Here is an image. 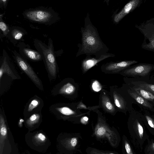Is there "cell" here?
Wrapping results in <instances>:
<instances>
[{
	"mask_svg": "<svg viewBox=\"0 0 154 154\" xmlns=\"http://www.w3.org/2000/svg\"><path fill=\"white\" fill-rule=\"evenodd\" d=\"M82 43L78 44L79 49L76 54L77 57L82 54L87 56L94 55L100 57L107 54L109 49L101 40L97 29L91 23L88 13L85 19L84 27L81 28Z\"/></svg>",
	"mask_w": 154,
	"mask_h": 154,
	"instance_id": "obj_1",
	"label": "cell"
},
{
	"mask_svg": "<svg viewBox=\"0 0 154 154\" xmlns=\"http://www.w3.org/2000/svg\"><path fill=\"white\" fill-rule=\"evenodd\" d=\"M128 126L131 140L135 149L141 152L146 141L149 139L141 113L134 108L128 112Z\"/></svg>",
	"mask_w": 154,
	"mask_h": 154,
	"instance_id": "obj_2",
	"label": "cell"
},
{
	"mask_svg": "<svg viewBox=\"0 0 154 154\" xmlns=\"http://www.w3.org/2000/svg\"><path fill=\"white\" fill-rule=\"evenodd\" d=\"M33 42L35 48L42 56L50 81L55 80L57 78L58 68L54 52L53 41L49 38L48 45L37 39H34Z\"/></svg>",
	"mask_w": 154,
	"mask_h": 154,
	"instance_id": "obj_3",
	"label": "cell"
},
{
	"mask_svg": "<svg viewBox=\"0 0 154 154\" xmlns=\"http://www.w3.org/2000/svg\"><path fill=\"white\" fill-rule=\"evenodd\" d=\"M24 17L31 22L50 25L57 21V14L51 8L40 7L25 11Z\"/></svg>",
	"mask_w": 154,
	"mask_h": 154,
	"instance_id": "obj_4",
	"label": "cell"
},
{
	"mask_svg": "<svg viewBox=\"0 0 154 154\" xmlns=\"http://www.w3.org/2000/svg\"><path fill=\"white\" fill-rule=\"evenodd\" d=\"M77 103H57L51 105L49 110L56 118L64 120H70L90 115V111L82 113L77 107Z\"/></svg>",
	"mask_w": 154,
	"mask_h": 154,
	"instance_id": "obj_5",
	"label": "cell"
},
{
	"mask_svg": "<svg viewBox=\"0 0 154 154\" xmlns=\"http://www.w3.org/2000/svg\"><path fill=\"white\" fill-rule=\"evenodd\" d=\"M119 74L124 77L133 78L144 81L149 80L154 74V65L140 63L132 65L125 69Z\"/></svg>",
	"mask_w": 154,
	"mask_h": 154,
	"instance_id": "obj_6",
	"label": "cell"
},
{
	"mask_svg": "<svg viewBox=\"0 0 154 154\" xmlns=\"http://www.w3.org/2000/svg\"><path fill=\"white\" fill-rule=\"evenodd\" d=\"M109 93L118 112L126 115L127 112L133 108L132 100L121 87L117 85L110 86Z\"/></svg>",
	"mask_w": 154,
	"mask_h": 154,
	"instance_id": "obj_7",
	"label": "cell"
},
{
	"mask_svg": "<svg viewBox=\"0 0 154 154\" xmlns=\"http://www.w3.org/2000/svg\"><path fill=\"white\" fill-rule=\"evenodd\" d=\"M79 85L72 78H66L56 85L52 89L51 93L53 96L62 95L73 100L77 98Z\"/></svg>",
	"mask_w": 154,
	"mask_h": 154,
	"instance_id": "obj_8",
	"label": "cell"
},
{
	"mask_svg": "<svg viewBox=\"0 0 154 154\" xmlns=\"http://www.w3.org/2000/svg\"><path fill=\"white\" fill-rule=\"evenodd\" d=\"M93 111L97 115V122L94 130L95 136L99 138H106L112 146L116 145L118 141L117 135L108 126L102 113L98 109Z\"/></svg>",
	"mask_w": 154,
	"mask_h": 154,
	"instance_id": "obj_9",
	"label": "cell"
},
{
	"mask_svg": "<svg viewBox=\"0 0 154 154\" xmlns=\"http://www.w3.org/2000/svg\"><path fill=\"white\" fill-rule=\"evenodd\" d=\"M135 27L144 36V40L141 45L142 48L154 52V17L136 24Z\"/></svg>",
	"mask_w": 154,
	"mask_h": 154,
	"instance_id": "obj_10",
	"label": "cell"
},
{
	"mask_svg": "<svg viewBox=\"0 0 154 154\" xmlns=\"http://www.w3.org/2000/svg\"><path fill=\"white\" fill-rule=\"evenodd\" d=\"M13 57L20 69L30 79L37 87L40 91L44 90L41 80L29 64L19 54L14 51Z\"/></svg>",
	"mask_w": 154,
	"mask_h": 154,
	"instance_id": "obj_11",
	"label": "cell"
},
{
	"mask_svg": "<svg viewBox=\"0 0 154 154\" xmlns=\"http://www.w3.org/2000/svg\"><path fill=\"white\" fill-rule=\"evenodd\" d=\"M5 75L11 81L21 79L8 54L4 49L0 60V77Z\"/></svg>",
	"mask_w": 154,
	"mask_h": 154,
	"instance_id": "obj_12",
	"label": "cell"
},
{
	"mask_svg": "<svg viewBox=\"0 0 154 154\" xmlns=\"http://www.w3.org/2000/svg\"><path fill=\"white\" fill-rule=\"evenodd\" d=\"M121 88L131 99L133 104L137 105L140 108L142 107L154 112V106L136 93L129 85L124 83Z\"/></svg>",
	"mask_w": 154,
	"mask_h": 154,
	"instance_id": "obj_13",
	"label": "cell"
},
{
	"mask_svg": "<svg viewBox=\"0 0 154 154\" xmlns=\"http://www.w3.org/2000/svg\"><path fill=\"white\" fill-rule=\"evenodd\" d=\"M138 62L133 60L110 62L103 64L101 69L102 72L105 74H119L125 69Z\"/></svg>",
	"mask_w": 154,
	"mask_h": 154,
	"instance_id": "obj_14",
	"label": "cell"
},
{
	"mask_svg": "<svg viewBox=\"0 0 154 154\" xmlns=\"http://www.w3.org/2000/svg\"><path fill=\"white\" fill-rule=\"evenodd\" d=\"M44 106L43 100L35 95L31 98L25 106L23 115L25 119L32 114L41 112Z\"/></svg>",
	"mask_w": 154,
	"mask_h": 154,
	"instance_id": "obj_15",
	"label": "cell"
},
{
	"mask_svg": "<svg viewBox=\"0 0 154 154\" xmlns=\"http://www.w3.org/2000/svg\"><path fill=\"white\" fill-rule=\"evenodd\" d=\"M98 105L105 112L112 116L116 115L118 112L109 92L103 89L100 92Z\"/></svg>",
	"mask_w": 154,
	"mask_h": 154,
	"instance_id": "obj_16",
	"label": "cell"
},
{
	"mask_svg": "<svg viewBox=\"0 0 154 154\" xmlns=\"http://www.w3.org/2000/svg\"><path fill=\"white\" fill-rule=\"evenodd\" d=\"M142 3V0H132L129 2L119 13L115 15L113 18L114 22L119 23L126 16L139 7Z\"/></svg>",
	"mask_w": 154,
	"mask_h": 154,
	"instance_id": "obj_17",
	"label": "cell"
},
{
	"mask_svg": "<svg viewBox=\"0 0 154 154\" xmlns=\"http://www.w3.org/2000/svg\"><path fill=\"white\" fill-rule=\"evenodd\" d=\"M18 47L20 54L23 58L32 61L42 60L41 55L38 51L30 48L25 43H19Z\"/></svg>",
	"mask_w": 154,
	"mask_h": 154,
	"instance_id": "obj_18",
	"label": "cell"
},
{
	"mask_svg": "<svg viewBox=\"0 0 154 154\" xmlns=\"http://www.w3.org/2000/svg\"><path fill=\"white\" fill-rule=\"evenodd\" d=\"M115 56L114 54L109 53L103 54L100 57H93L90 56H87L82 61L81 68L82 73H86L90 69L101 61L107 58Z\"/></svg>",
	"mask_w": 154,
	"mask_h": 154,
	"instance_id": "obj_19",
	"label": "cell"
},
{
	"mask_svg": "<svg viewBox=\"0 0 154 154\" xmlns=\"http://www.w3.org/2000/svg\"><path fill=\"white\" fill-rule=\"evenodd\" d=\"M0 154H2L8 134L6 117L3 107L0 108Z\"/></svg>",
	"mask_w": 154,
	"mask_h": 154,
	"instance_id": "obj_20",
	"label": "cell"
},
{
	"mask_svg": "<svg viewBox=\"0 0 154 154\" xmlns=\"http://www.w3.org/2000/svg\"><path fill=\"white\" fill-rule=\"evenodd\" d=\"M140 108V112L146 127L150 133L154 135V113L142 107Z\"/></svg>",
	"mask_w": 154,
	"mask_h": 154,
	"instance_id": "obj_21",
	"label": "cell"
},
{
	"mask_svg": "<svg viewBox=\"0 0 154 154\" xmlns=\"http://www.w3.org/2000/svg\"><path fill=\"white\" fill-rule=\"evenodd\" d=\"M125 83L131 84L144 89L154 95V84L149 83L140 79L124 77Z\"/></svg>",
	"mask_w": 154,
	"mask_h": 154,
	"instance_id": "obj_22",
	"label": "cell"
},
{
	"mask_svg": "<svg viewBox=\"0 0 154 154\" xmlns=\"http://www.w3.org/2000/svg\"><path fill=\"white\" fill-rule=\"evenodd\" d=\"M26 34V31L21 28L13 26L10 29V31L7 36L11 41L14 42L21 39Z\"/></svg>",
	"mask_w": 154,
	"mask_h": 154,
	"instance_id": "obj_23",
	"label": "cell"
},
{
	"mask_svg": "<svg viewBox=\"0 0 154 154\" xmlns=\"http://www.w3.org/2000/svg\"><path fill=\"white\" fill-rule=\"evenodd\" d=\"M127 84L131 87L136 93L154 106V95L153 94L143 88L131 84Z\"/></svg>",
	"mask_w": 154,
	"mask_h": 154,
	"instance_id": "obj_24",
	"label": "cell"
},
{
	"mask_svg": "<svg viewBox=\"0 0 154 154\" xmlns=\"http://www.w3.org/2000/svg\"><path fill=\"white\" fill-rule=\"evenodd\" d=\"M25 120V124L29 128H33L40 124L42 120L41 112L33 113Z\"/></svg>",
	"mask_w": 154,
	"mask_h": 154,
	"instance_id": "obj_25",
	"label": "cell"
},
{
	"mask_svg": "<svg viewBox=\"0 0 154 154\" xmlns=\"http://www.w3.org/2000/svg\"><path fill=\"white\" fill-rule=\"evenodd\" d=\"M78 143L77 138L74 137L67 139L64 142V146L67 149L72 150L74 149Z\"/></svg>",
	"mask_w": 154,
	"mask_h": 154,
	"instance_id": "obj_26",
	"label": "cell"
},
{
	"mask_svg": "<svg viewBox=\"0 0 154 154\" xmlns=\"http://www.w3.org/2000/svg\"><path fill=\"white\" fill-rule=\"evenodd\" d=\"M33 140L35 144L40 145L45 142L47 140V138L43 133H39L34 136Z\"/></svg>",
	"mask_w": 154,
	"mask_h": 154,
	"instance_id": "obj_27",
	"label": "cell"
},
{
	"mask_svg": "<svg viewBox=\"0 0 154 154\" xmlns=\"http://www.w3.org/2000/svg\"><path fill=\"white\" fill-rule=\"evenodd\" d=\"M144 149V154H154V139H149Z\"/></svg>",
	"mask_w": 154,
	"mask_h": 154,
	"instance_id": "obj_28",
	"label": "cell"
},
{
	"mask_svg": "<svg viewBox=\"0 0 154 154\" xmlns=\"http://www.w3.org/2000/svg\"><path fill=\"white\" fill-rule=\"evenodd\" d=\"M2 15L1 14L0 16V29L4 36L8 35L9 31L10 29L7 25L3 20Z\"/></svg>",
	"mask_w": 154,
	"mask_h": 154,
	"instance_id": "obj_29",
	"label": "cell"
},
{
	"mask_svg": "<svg viewBox=\"0 0 154 154\" xmlns=\"http://www.w3.org/2000/svg\"><path fill=\"white\" fill-rule=\"evenodd\" d=\"M77 107L80 110L81 109L88 110L89 111H94V110L100 108L99 105L92 106L87 107L83 103L82 100L77 103Z\"/></svg>",
	"mask_w": 154,
	"mask_h": 154,
	"instance_id": "obj_30",
	"label": "cell"
},
{
	"mask_svg": "<svg viewBox=\"0 0 154 154\" xmlns=\"http://www.w3.org/2000/svg\"><path fill=\"white\" fill-rule=\"evenodd\" d=\"M124 146L126 154H136L130 143L127 138L124 139Z\"/></svg>",
	"mask_w": 154,
	"mask_h": 154,
	"instance_id": "obj_31",
	"label": "cell"
},
{
	"mask_svg": "<svg viewBox=\"0 0 154 154\" xmlns=\"http://www.w3.org/2000/svg\"><path fill=\"white\" fill-rule=\"evenodd\" d=\"M91 86L92 90L95 92H99L103 89L100 83L96 80H93L92 81Z\"/></svg>",
	"mask_w": 154,
	"mask_h": 154,
	"instance_id": "obj_32",
	"label": "cell"
},
{
	"mask_svg": "<svg viewBox=\"0 0 154 154\" xmlns=\"http://www.w3.org/2000/svg\"><path fill=\"white\" fill-rule=\"evenodd\" d=\"M89 154H115L112 152H106L99 150L93 148L90 152Z\"/></svg>",
	"mask_w": 154,
	"mask_h": 154,
	"instance_id": "obj_33",
	"label": "cell"
},
{
	"mask_svg": "<svg viewBox=\"0 0 154 154\" xmlns=\"http://www.w3.org/2000/svg\"><path fill=\"white\" fill-rule=\"evenodd\" d=\"M88 118L85 115H84L81 117L80 121L82 124L85 125L88 123Z\"/></svg>",
	"mask_w": 154,
	"mask_h": 154,
	"instance_id": "obj_34",
	"label": "cell"
},
{
	"mask_svg": "<svg viewBox=\"0 0 154 154\" xmlns=\"http://www.w3.org/2000/svg\"><path fill=\"white\" fill-rule=\"evenodd\" d=\"M8 0H1L0 1L1 6L2 5L4 8H5L7 5Z\"/></svg>",
	"mask_w": 154,
	"mask_h": 154,
	"instance_id": "obj_35",
	"label": "cell"
},
{
	"mask_svg": "<svg viewBox=\"0 0 154 154\" xmlns=\"http://www.w3.org/2000/svg\"><path fill=\"white\" fill-rule=\"evenodd\" d=\"M145 81H146L149 83L154 84V77H153L152 76L150 78L149 80Z\"/></svg>",
	"mask_w": 154,
	"mask_h": 154,
	"instance_id": "obj_36",
	"label": "cell"
}]
</instances>
